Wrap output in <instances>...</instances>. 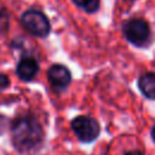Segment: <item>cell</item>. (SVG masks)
Returning <instances> with one entry per match:
<instances>
[{"instance_id": "10", "label": "cell", "mask_w": 155, "mask_h": 155, "mask_svg": "<svg viewBox=\"0 0 155 155\" xmlns=\"http://www.w3.org/2000/svg\"><path fill=\"white\" fill-rule=\"evenodd\" d=\"M10 85V79L5 74H0V88H5Z\"/></svg>"}, {"instance_id": "6", "label": "cell", "mask_w": 155, "mask_h": 155, "mask_svg": "<svg viewBox=\"0 0 155 155\" xmlns=\"http://www.w3.org/2000/svg\"><path fill=\"white\" fill-rule=\"evenodd\" d=\"M39 70V64L33 57H24L17 64V75L23 81H30L35 78Z\"/></svg>"}, {"instance_id": "3", "label": "cell", "mask_w": 155, "mask_h": 155, "mask_svg": "<svg viewBox=\"0 0 155 155\" xmlns=\"http://www.w3.org/2000/svg\"><path fill=\"white\" fill-rule=\"evenodd\" d=\"M125 38L136 46H144L150 39V27L147 21L142 18H131L124 27Z\"/></svg>"}, {"instance_id": "5", "label": "cell", "mask_w": 155, "mask_h": 155, "mask_svg": "<svg viewBox=\"0 0 155 155\" xmlns=\"http://www.w3.org/2000/svg\"><path fill=\"white\" fill-rule=\"evenodd\" d=\"M47 79L51 86L56 90H64L71 80L69 69L63 64H53L47 70Z\"/></svg>"}, {"instance_id": "2", "label": "cell", "mask_w": 155, "mask_h": 155, "mask_svg": "<svg viewBox=\"0 0 155 155\" xmlns=\"http://www.w3.org/2000/svg\"><path fill=\"white\" fill-rule=\"evenodd\" d=\"M22 25L33 35L45 38L48 35L51 25L47 17L39 10H28L21 17Z\"/></svg>"}, {"instance_id": "9", "label": "cell", "mask_w": 155, "mask_h": 155, "mask_svg": "<svg viewBox=\"0 0 155 155\" xmlns=\"http://www.w3.org/2000/svg\"><path fill=\"white\" fill-rule=\"evenodd\" d=\"M8 25V21H7V16L4 12H0V31H4L7 29Z\"/></svg>"}, {"instance_id": "7", "label": "cell", "mask_w": 155, "mask_h": 155, "mask_svg": "<svg viewBox=\"0 0 155 155\" xmlns=\"http://www.w3.org/2000/svg\"><path fill=\"white\" fill-rule=\"evenodd\" d=\"M138 87L144 97L155 99V73H145L138 79Z\"/></svg>"}, {"instance_id": "8", "label": "cell", "mask_w": 155, "mask_h": 155, "mask_svg": "<svg viewBox=\"0 0 155 155\" xmlns=\"http://www.w3.org/2000/svg\"><path fill=\"white\" fill-rule=\"evenodd\" d=\"M75 5L88 13H93L99 8V0H73Z\"/></svg>"}, {"instance_id": "4", "label": "cell", "mask_w": 155, "mask_h": 155, "mask_svg": "<svg viewBox=\"0 0 155 155\" xmlns=\"http://www.w3.org/2000/svg\"><path fill=\"white\" fill-rule=\"evenodd\" d=\"M71 128L75 136L84 143L93 142L99 134V124L91 116L80 115L71 121Z\"/></svg>"}, {"instance_id": "11", "label": "cell", "mask_w": 155, "mask_h": 155, "mask_svg": "<svg viewBox=\"0 0 155 155\" xmlns=\"http://www.w3.org/2000/svg\"><path fill=\"white\" fill-rule=\"evenodd\" d=\"M124 155H143V153L139 151V150H131V151H127Z\"/></svg>"}, {"instance_id": "12", "label": "cell", "mask_w": 155, "mask_h": 155, "mask_svg": "<svg viewBox=\"0 0 155 155\" xmlns=\"http://www.w3.org/2000/svg\"><path fill=\"white\" fill-rule=\"evenodd\" d=\"M151 138H153V140L155 142V125H154L153 128H151Z\"/></svg>"}, {"instance_id": "1", "label": "cell", "mask_w": 155, "mask_h": 155, "mask_svg": "<svg viewBox=\"0 0 155 155\" xmlns=\"http://www.w3.org/2000/svg\"><path fill=\"white\" fill-rule=\"evenodd\" d=\"M12 143L21 153L36 150L44 139V130L33 116L24 115L17 117L11 126Z\"/></svg>"}]
</instances>
